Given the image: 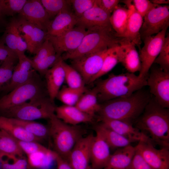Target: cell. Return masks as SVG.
<instances>
[{"label": "cell", "mask_w": 169, "mask_h": 169, "mask_svg": "<svg viewBox=\"0 0 169 169\" xmlns=\"http://www.w3.org/2000/svg\"><path fill=\"white\" fill-rule=\"evenodd\" d=\"M154 145L169 147V111L151 98L142 114L136 119V127Z\"/></svg>", "instance_id": "1"}, {"label": "cell", "mask_w": 169, "mask_h": 169, "mask_svg": "<svg viewBox=\"0 0 169 169\" xmlns=\"http://www.w3.org/2000/svg\"><path fill=\"white\" fill-rule=\"evenodd\" d=\"M151 97L141 89L128 96L113 99L100 105L99 117L132 123L143 113Z\"/></svg>", "instance_id": "2"}, {"label": "cell", "mask_w": 169, "mask_h": 169, "mask_svg": "<svg viewBox=\"0 0 169 169\" xmlns=\"http://www.w3.org/2000/svg\"><path fill=\"white\" fill-rule=\"evenodd\" d=\"M146 79L128 72L111 74L106 79L99 80L95 87L98 101L105 102L130 95L147 85Z\"/></svg>", "instance_id": "3"}, {"label": "cell", "mask_w": 169, "mask_h": 169, "mask_svg": "<svg viewBox=\"0 0 169 169\" xmlns=\"http://www.w3.org/2000/svg\"><path fill=\"white\" fill-rule=\"evenodd\" d=\"M128 40L118 36L112 27L87 30L79 45L75 50L65 53L63 60L74 59L91 53L120 46Z\"/></svg>", "instance_id": "4"}, {"label": "cell", "mask_w": 169, "mask_h": 169, "mask_svg": "<svg viewBox=\"0 0 169 169\" xmlns=\"http://www.w3.org/2000/svg\"><path fill=\"white\" fill-rule=\"evenodd\" d=\"M49 120V137L52 140L54 151L67 161L71 150L86 133L85 130L79 125L65 123L58 118L55 114Z\"/></svg>", "instance_id": "5"}, {"label": "cell", "mask_w": 169, "mask_h": 169, "mask_svg": "<svg viewBox=\"0 0 169 169\" xmlns=\"http://www.w3.org/2000/svg\"><path fill=\"white\" fill-rule=\"evenodd\" d=\"M55 109L53 102L44 95L10 108L2 113L0 116L29 121L49 119L55 114Z\"/></svg>", "instance_id": "6"}, {"label": "cell", "mask_w": 169, "mask_h": 169, "mask_svg": "<svg viewBox=\"0 0 169 169\" xmlns=\"http://www.w3.org/2000/svg\"><path fill=\"white\" fill-rule=\"evenodd\" d=\"M44 89L42 81L35 71L29 80L0 98V114L10 108L45 95Z\"/></svg>", "instance_id": "7"}, {"label": "cell", "mask_w": 169, "mask_h": 169, "mask_svg": "<svg viewBox=\"0 0 169 169\" xmlns=\"http://www.w3.org/2000/svg\"><path fill=\"white\" fill-rule=\"evenodd\" d=\"M168 28L155 36H149L143 39L144 45L139 54L141 63V69L138 75L140 77H147L150 69L161 51Z\"/></svg>", "instance_id": "8"}, {"label": "cell", "mask_w": 169, "mask_h": 169, "mask_svg": "<svg viewBox=\"0 0 169 169\" xmlns=\"http://www.w3.org/2000/svg\"><path fill=\"white\" fill-rule=\"evenodd\" d=\"M114 48L71 60V66L81 74L85 83H91L101 69L105 57Z\"/></svg>", "instance_id": "9"}, {"label": "cell", "mask_w": 169, "mask_h": 169, "mask_svg": "<svg viewBox=\"0 0 169 169\" xmlns=\"http://www.w3.org/2000/svg\"><path fill=\"white\" fill-rule=\"evenodd\" d=\"M150 92L157 103L162 107H169V72L160 67L152 68L146 79Z\"/></svg>", "instance_id": "10"}, {"label": "cell", "mask_w": 169, "mask_h": 169, "mask_svg": "<svg viewBox=\"0 0 169 169\" xmlns=\"http://www.w3.org/2000/svg\"><path fill=\"white\" fill-rule=\"evenodd\" d=\"M140 31L141 39L157 34L169 25V6L157 5L145 15Z\"/></svg>", "instance_id": "11"}, {"label": "cell", "mask_w": 169, "mask_h": 169, "mask_svg": "<svg viewBox=\"0 0 169 169\" xmlns=\"http://www.w3.org/2000/svg\"><path fill=\"white\" fill-rule=\"evenodd\" d=\"M87 32V30L84 27L76 26L63 35L47 36L46 38L52 44L56 53L61 55L64 52H70L76 49Z\"/></svg>", "instance_id": "12"}, {"label": "cell", "mask_w": 169, "mask_h": 169, "mask_svg": "<svg viewBox=\"0 0 169 169\" xmlns=\"http://www.w3.org/2000/svg\"><path fill=\"white\" fill-rule=\"evenodd\" d=\"M136 147L154 169H169V148L157 149L149 140L139 141Z\"/></svg>", "instance_id": "13"}, {"label": "cell", "mask_w": 169, "mask_h": 169, "mask_svg": "<svg viewBox=\"0 0 169 169\" xmlns=\"http://www.w3.org/2000/svg\"><path fill=\"white\" fill-rule=\"evenodd\" d=\"M94 136L92 133L83 136L74 145L67 160L73 169H86L90 166L91 148Z\"/></svg>", "instance_id": "14"}, {"label": "cell", "mask_w": 169, "mask_h": 169, "mask_svg": "<svg viewBox=\"0 0 169 169\" xmlns=\"http://www.w3.org/2000/svg\"><path fill=\"white\" fill-rule=\"evenodd\" d=\"M19 17L47 32L51 20L40 0H27Z\"/></svg>", "instance_id": "15"}, {"label": "cell", "mask_w": 169, "mask_h": 169, "mask_svg": "<svg viewBox=\"0 0 169 169\" xmlns=\"http://www.w3.org/2000/svg\"><path fill=\"white\" fill-rule=\"evenodd\" d=\"M17 55L18 61L14 69L11 79L2 91L7 94L29 80L36 71L33 67L31 59L28 58L25 54Z\"/></svg>", "instance_id": "16"}, {"label": "cell", "mask_w": 169, "mask_h": 169, "mask_svg": "<svg viewBox=\"0 0 169 169\" xmlns=\"http://www.w3.org/2000/svg\"><path fill=\"white\" fill-rule=\"evenodd\" d=\"M111 14L95 5L78 18L76 26L87 30L112 27L110 22Z\"/></svg>", "instance_id": "17"}, {"label": "cell", "mask_w": 169, "mask_h": 169, "mask_svg": "<svg viewBox=\"0 0 169 169\" xmlns=\"http://www.w3.org/2000/svg\"><path fill=\"white\" fill-rule=\"evenodd\" d=\"M95 131L91 148L90 166L94 169H103L110 156V148L101 134Z\"/></svg>", "instance_id": "18"}, {"label": "cell", "mask_w": 169, "mask_h": 169, "mask_svg": "<svg viewBox=\"0 0 169 169\" xmlns=\"http://www.w3.org/2000/svg\"><path fill=\"white\" fill-rule=\"evenodd\" d=\"M62 56L46 72L44 75L47 90L50 100L53 102L65 81V71Z\"/></svg>", "instance_id": "19"}, {"label": "cell", "mask_w": 169, "mask_h": 169, "mask_svg": "<svg viewBox=\"0 0 169 169\" xmlns=\"http://www.w3.org/2000/svg\"><path fill=\"white\" fill-rule=\"evenodd\" d=\"M98 120L105 126L133 143L148 139L132 123L127 121L99 117Z\"/></svg>", "instance_id": "20"}, {"label": "cell", "mask_w": 169, "mask_h": 169, "mask_svg": "<svg viewBox=\"0 0 169 169\" xmlns=\"http://www.w3.org/2000/svg\"><path fill=\"white\" fill-rule=\"evenodd\" d=\"M77 19L71 10L60 13L51 20L47 29V36H56L63 35L76 26Z\"/></svg>", "instance_id": "21"}, {"label": "cell", "mask_w": 169, "mask_h": 169, "mask_svg": "<svg viewBox=\"0 0 169 169\" xmlns=\"http://www.w3.org/2000/svg\"><path fill=\"white\" fill-rule=\"evenodd\" d=\"M55 112L59 119L73 125L83 123L92 122L94 120V117L83 112L75 106L64 105L55 107Z\"/></svg>", "instance_id": "22"}, {"label": "cell", "mask_w": 169, "mask_h": 169, "mask_svg": "<svg viewBox=\"0 0 169 169\" xmlns=\"http://www.w3.org/2000/svg\"><path fill=\"white\" fill-rule=\"evenodd\" d=\"M127 7L130 13L123 37L139 46L142 43L140 31L143 23V18L136 10L132 3Z\"/></svg>", "instance_id": "23"}, {"label": "cell", "mask_w": 169, "mask_h": 169, "mask_svg": "<svg viewBox=\"0 0 169 169\" xmlns=\"http://www.w3.org/2000/svg\"><path fill=\"white\" fill-rule=\"evenodd\" d=\"M133 43L128 41L120 46V62L128 72L140 71L141 63L139 55Z\"/></svg>", "instance_id": "24"}, {"label": "cell", "mask_w": 169, "mask_h": 169, "mask_svg": "<svg viewBox=\"0 0 169 169\" xmlns=\"http://www.w3.org/2000/svg\"><path fill=\"white\" fill-rule=\"evenodd\" d=\"M136 150L131 145L118 148L110 156L103 169H127L131 162Z\"/></svg>", "instance_id": "25"}, {"label": "cell", "mask_w": 169, "mask_h": 169, "mask_svg": "<svg viewBox=\"0 0 169 169\" xmlns=\"http://www.w3.org/2000/svg\"><path fill=\"white\" fill-rule=\"evenodd\" d=\"M0 129L18 141L38 142L42 141L14 123L9 118L0 116Z\"/></svg>", "instance_id": "26"}, {"label": "cell", "mask_w": 169, "mask_h": 169, "mask_svg": "<svg viewBox=\"0 0 169 169\" xmlns=\"http://www.w3.org/2000/svg\"><path fill=\"white\" fill-rule=\"evenodd\" d=\"M97 94L95 87L91 90H87L81 97L75 106L83 112L94 117L100 108Z\"/></svg>", "instance_id": "27"}, {"label": "cell", "mask_w": 169, "mask_h": 169, "mask_svg": "<svg viewBox=\"0 0 169 169\" xmlns=\"http://www.w3.org/2000/svg\"><path fill=\"white\" fill-rule=\"evenodd\" d=\"M55 154L48 149L27 155V159L31 169H49L55 161Z\"/></svg>", "instance_id": "28"}, {"label": "cell", "mask_w": 169, "mask_h": 169, "mask_svg": "<svg viewBox=\"0 0 169 169\" xmlns=\"http://www.w3.org/2000/svg\"><path fill=\"white\" fill-rule=\"evenodd\" d=\"M95 130L102 136L110 149H117L130 145L133 143L129 140L121 136L108 128L101 123L95 127Z\"/></svg>", "instance_id": "29"}, {"label": "cell", "mask_w": 169, "mask_h": 169, "mask_svg": "<svg viewBox=\"0 0 169 169\" xmlns=\"http://www.w3.org/2000/svg\"><path fill=\"white\" fill-rule=\"evenodd\" d=\"M23 154L16 139L0 129V157L3 156L23 157Z\"/></svg>", "instance_id": "30"}, {"label": "cell", "mask_w": 169, "mask_h": 169, "mask_svg": "<svg viewBox=\"0 0 169 169\" xmlns=\"http://www.w3.org/2000/svg\"><path fill=\"white\" fill-rule=\"evenodd\" d=\"M129 13L128 9L118 6L110 16V24L119 37H123L124 34Z\"/></svg>", "instance_id": "31"}, {"label": "cell", "mask_w": 169, "mask_h": 169, "mask_svg": "<svg viewBox=\"0 0 169 169\" xmlns=\"http://www.w3.org/2000/svg\"><path fill=\"white\" fill-rule=\"evenodd\" d=\"M10 118L14 123L41 140L49 137L48 126L34 121Z\"/></svg>", "instance_id": "32"}, {"label": "cell", "mask_w": 169, "mask_h": 169, "mask_svg": "<svg viewBox=\"0 0 169 169\" xmlns=\"http://www.w3.org/2000/svg\"><path fill=\"white\" fill-rule=\"evenodd\" d=\"M85 87L74 89L64 86L60 90L56 97L64 105L75 106L82 95L88 90Z\"/></svg>", "instance_id": "33"}, {"label": "cell", "mask_w": 169, "mask_h": 169, "mask_svg": "<svg viewBox=\"0 0 169 169\" xmlns=\"http://www.w3.org/2000/svg\"><path fill=\"white\" fill-rule=\"evenodd\" d=\"M120 46L113 48L106 55L104 60L101 69L92 79L91 83L109 72L118 63H120Z\"/></svg>", "instance_id": "34"}, {"label": "cell", "mask_w": 169, "mask_h": 169, "mask_svg": "<svg viewBox=\"0 0 169 169\" xmlns=\"http://www.w3.org/2000/svg\"><path fill=\"white\" fill-rule=\"evenodd\" d=\"M18 30L16 18H13L7 23L2 36L6 45L17 54Z\"/></svg>", "instance_id": "35"}, {"label": "cell", "mask_w": 169, "mask_h": 169, "mask_svg": "<svg viewBox=\"0 0 169 169\" xmlns=\"http://www.w3.org/2000/svg\"><path fill=\"white\" fill-rule=\"evenodd\" d=\"M40 2L51 20L60 13L70 10V0H40Z\"/></svg>", "instance_id": "36"}, {"label": "cell", "mask_w": 169, "mask_h": 169, "mask_svg": "<svg viewBox=\"0 0 169 169\" xmlns=\"http://www.w3.org/2000/svg\"><path fill=\"white\" fill-rule=\"evenodd\" d=\"M63 65L65 71V81L68 86L77 89L85 87V82L79 73L64 61Z\"/></svg>", "instance_id": "37"}, {"label": "cell", "mask_w": 169, "mask_h": 169, "mask_svg": "<svg viewBox=\"0 0 169 169\" xmlns=\"http://www.w3.org/2000/svg\"><path fill=\"white\" fill-rule=\"evenodd\" d=\"M27 0H0V9L3 15L13 16L21 12Z\"/></svg>", "instance_id": "38"}, {"label": "cell", "mask_w": 169, "mask_h": 169, "mask_svg": "<svg viewBox=\"0 0 169 169\" xmlns=\"http://www.w3.org/2000/svg\"><path fill=\"white\" fill-rule=\"evenodd\" d=\"M1 169H31L24 156H3L0 157Z\"/></svg>", "instance_id": "39"}, {"label": "cell", "mask_w": 169, "mask_h": 169, "mask_svg": "<svg viewBox=\"0 0 169 169\" xmlns=\"http://www.w3.org/2000/svg\"><path fill=\"white\" fill-rule=\"evenodd\" d=\"M18 60H8L0 65V91H2L10 81Z\"/></svg>", "instance_id": "40"}, {"label": "cell", "mask_w": 169, "mask_h": 169, "mask_svg": "<svg viewBox=\"0 0 169 169\" xmlns=\"http://www.w3.org/2000/svg\"><path fill=\"white\" fill-rule=\"evenodd\" d=\"M47 32L35 26L33 32L27 44V50L35 54L46 39Z\"/></svg>", "instance_id": "41"}, {"label": "cell", "mask_w": 169, "mask_h": 169, "mask_svg": "<svg viewBox=\"0 0 169 169\" xmlns=\"http://www.w3.org/2000/svg\"><path fill=\"white\" fill-rule=\"evenodd\" d=\"M154 63L158 64L160 68L165 72H169V36L167 35L160 53Z\"/></svg>", "instance_id": "42"}, {"label": "cell", "mask_w": 169, "mask_h": 169, "mask_svg": "<svg viewBox=\"0 0 169 169\" xmlns=\"http://www.w3.org/2000/svg\"><path fill=\"white\" fill-rule=\"evenodd\" d=\"M62 56L55 50L51 53L44 60L34 66L33 68L41 75H44L47 71L52 67Z\"/></svg>", "instance_id": "43"}, {"label": "cell", "mask_w": 169, "mask_h": 169, "mask_svg": "<svg viewBox=\"0 0 169 169\" xmlns=\"http://www.w3.org/2000/svg\"><path fill=\"white\" fill-rule=\"evenodd\" d=\"M54 50L52 44L46 38L37 51L35 57L31 59L33 67L45 59Z\"/></svg>", "instance_id": "44"}, {"label": "cell", "mask_w": 169, "mask_h": 169, "mask_svg": "<svg viewBox=\"0 0 169 169\" xmlns=\"http://www.w3.org/2000/svg\"><path fill=\"white\" fill-rule=\"evenodd\" d=\"M70 1L73 8V13L78 18L95 4V0H71Z\"/></svg>", "instance_id": "45"}, {"label": "cell", "mask_w": 169, "mask_h": 169, "mask_svg": "<svg viewBox=\"0 0 169 169\" xmlns=\"http://www.w3.org/2000/svg\"><path fill=\"white\" fill-rule=\"evenodd\" d=\"M16 140L23 152L26 156L38 151H45L48 149L40 144L38 142Z\"/></svg>", "instance_id": "46"}, {"label": "cell", "mask_w": 169, "mask_h": 169, "mask_svg": "<svg viewBox=\"0 0 169 169\" xmlns=\"http://www.w3.org/2000/svg\"><path fill=\"white\" fill-rule=\"evenodd\" d=\"M134 154L127 169H154L146 161L136 147Z\"/></svg>", "instance_id": "47"}, {"label": "cell", "mask_w": 169, "mask_h": 169, "mask_svg": "<svg viewBox=\"0 0 169 169\" xmlns=\"http://www.w3.org/2000/svg\"><path fill=\"white\" fill-rule=\"evenodd\" d=\"M11 59H18V55L6 45L2 37H0V65Z\"/></svg>", "instance_id": "48"}, {"label": "cell", "mask_w": 169, "mask_h": 169, "mask_svg": "<svg viewBox=\"0 0 169 169\" xmlns=\"http://www.w3.org/2000/svg\"><path fill=\"white\" fill-rule=\"evenodd\" d=\"M132 2L135 9L143 18L149 11L158 5L148 0H133Z\"/></svg>", "instance_id": "49"}, {"label": "cell", "mask_w": 169, "mask_h": 169, "mask_svg": "<svg viewBox=\"0 0 169 169\" xmlns=\"http://www.w3.org/2000/svg\"><path fill=\"white\" fill-rule=\"evenodd\" d=\"M119 0H95V4L107 12L111 14L118 6Z\"/></svg>", "instance_id": "50"}, {"label": "cell", "mask_w": 169, "mask_h": 169, "mask_svg": "<svg viewBox=\"0 0 169 169\" xmlns=\"http://www.w3.org/2000/svg\"><path fill=\"white\" fill-rule=\"evenodd\" d=\"M55 153V161L57 169H73L66 160Z\"/></svg>", "instance_id": "51"}, {"label": "cell", "mask_w": 169, "mask_h": 169, "mask_svg": "<svg viewBox=\"0 0 169 169\" xmlns=\"http://www.w3.org/2000/svg\"><path fill=\"white\" fill-rule=\"evenodd\" d=\"M150 1L152 3L160 5L161 4H168L169 3V0H151Z\"/></svg>", "instance_id": "52"}, {"label": "cell", "mask_w": 169, "mask_h": 169, "mask_svg": "<svg viewBox=\"0 0 169 169\" xmlns=\"http://www.w3.org/2000/svg\"><path fill=\"white\" fill-rule=\"evenodd\" d=\"M7 23L5 20V17L2 14L0 9V25L5 27Z\"/></svg>", "instance_id": "53"}, {"label": "cell", "mask_w": 169, "mask_h": 169, "mask_svg": "<svg viewBox=\"0 0 169 169\" xmlns=\"http://www.w3.org/2000/svg\"><path fill=\"white\" fill-rule=\"evenodd\" d=\"M86 169H94L93 168L90 166H89Z\"/></svg>", "instance_id": "54"}, {"label": "cell", "mask_w": 169, "mask_h": 169, "mask_svg": "<svg viewBox=\"0 0 169 169\" xmlns=\"http://www.w3.org/2000/svg\"></svg>", "instance_id": "55"}]
</instances>
